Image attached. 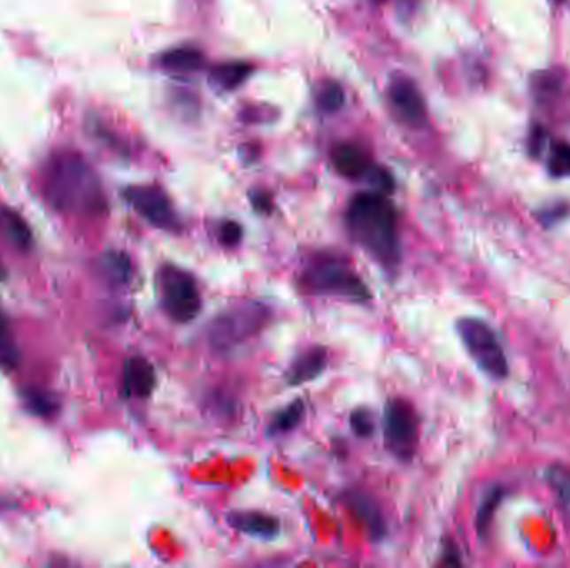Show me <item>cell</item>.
<instances>
[{
    "label": "cell",
    "mask_w": 570,
    "mask_h": 568,
    "mask_svg": "<svg viewBox=\"0 0 570 568\" xmlns=\"http://www.w3.org/2000/svg\"><path fill=\"white\" fill-rule=\"evenodd\" d=\"M500 498H502V490L500 488H492L481 502V507L477 510V532L481 535H484L485 532L489 530V526L492 522V517L496 513V509L499 505Z\"/></svg>",
    "instance_id": "22"
},
{
    "label": "cell",
    "mask_w": 570,
    "mask_h": 568,
    "mask_svg": "<svg viewBox=\"0 0 570 568\" xmlns=\"http://www.w3.org/2000/svg\"><path fill=\"white\" fill-rule=\"evenodd\" d=\"M156 370L143 357H130L124 365V388L132 397L147 398L156 388Z\"/></svg>",
    "instance_id": "12"
},
{
    "label": "cell",
    "mask_w": 570,
    "mask_h": 568,
    "mask_svg": "<svg viewBox=\"0 0 570 568\" xmlns=\"http://www.w3.org/2000/svg\"><path fill=\"white\" fill-rule=\"evenodd\" d=\"M126 199L154 227L172 234L181 232L179 215L169 197L158 187H130L126 190Z\"/></svg>",
    "instance_id": "8"
},
{
    "label": "cell",
    "mask_w": 570,
    "mask_h": 568,
    "mask_svg": "<svg viewBox=\"0 0 570 568\" xmlns=\"http://www.w3.org/2000/svg\"><path fill=\"white\" fill-rule=\"evenodd\" d=\"M343 102H345V96H343V87L335 82H327L319 90L317 105L327 114H334V112L341 111Z\"/></svg>",
    "instance_id": "21"
},
{
    "label": "cell",
    "mask_w": 570,
    "mask_h": 568,
    "mask_svg": "<svg viewBox=\"0 0 570 568\" xmlns=\"http://www.w3.org/2000/svg\"><path fill=\"white\" fill-rule=\"evenodd\" d=\"M158 287L162 309L173 322L189 324L199 315L202 297L192 273L173 264H164L158 270Z\"/></svg>",
    "instance_id": "5"
},
{
    "label": "cell",
    "mask_w": 570,
    "mask_h": 568,
    "mask_svg": "<svg viewBox=\"0 0 570 568\" xmlns=\"http://www.w3.org/2000/svg\"><path fill=\"white\" fill-rule=\"evenodd\" d=\"M547 142V135L545 132L542 130L541 127H535L532 132H530V143H528V149H530V154L532 156H539L543 149V145Z\"/></svg>",
    "instance_id": "30"
},
{
    "label": "cell",
    "mask_w": 570,
    "mask_h": 568,
    "mask_svg": "<svg viewBox=\"0 0 570 568\" xmlns=\"http://www.w3.org/2000/svg\"><path fill=\"white\" fill-rule=\"evenodd\" d=\"M549 172L554 177L570 175V145L558 143L549 158Z\"/></svg>",
    "instance_id": "24"
},
{
    "label": "cell",
    "mask_w": 570,
    "mask_h": 568,
    "mask_svg": "<svg viewBox=\"0 0 570 568\" xmlns=\"http://www.w3.org/2000/svg\"><path fill=\"white\" fill-rule=\"evenodd\" d=\"M547 483L557 498V505L570 526V467L554 464L547 469Z\"/></svg>",
    "instance_id": "16"
},
{
    "label": "cell",
    "mask_w": 570,
    "mask_h": 568,
    "mask_svg": "<svg viewBox=\"0 0 570 568\" xmlns=\"http://www.w3.org/2000/svg\"><path fill=\"white\" fill-rule=\"evenodd\" d=\"M102 267L104 272L107 273V277H111L114 282H127L128 275H130V262L126 254L120 252H111L102 258Z\"/></svg>",
    "instance_id": "20"
},
{
    "label": "cell",
    "mask_w": 570,
    "mask_h": 568,
    "mask_svg": "<svg viewBox=\"0 0 570 568\" xmlns=\"http://www.w3.org/2000/svg\"><path fill=\"white\" fill-rule=\"evenodd\" d=\"M43 192L49 203L60 212H97L105 205L96 173L75 152H60L49 160Z\"/></svg>",
    "instance_id": "2"
},
{
    "label": "cell",
    "mask_w": 570,
    "mask_h": 568,
    "mask_svg": "<svg viewBox=\"0 0 570 568\" xmlns=\"http://www.w3.org/2000/svg\"><path fill=\"white\" fill-rule=\"evenodd\" d=\"M250 73H252V65L245 62H228L215 67L212 72V81L217 86L226 90H232L243 84Z\"/></svg>",
    "instance_id": "17"
},
{
    "label": "cell",
    "mask_w": 570,
    "mask_h": 568,
    "mask_svg": "<svg viewBox=\"0 0 570 568\" xmlns=\"http://www.w3.org/2000/svg\"><path fill=\"white\" fill-rule=\"evenodd\" d=\"M300 288L311 296L367 302L371 290L347 260L332 254H315L299 273Z\"/></svg>",
    "instance_id": "3"
},
{
    "label": "cell",
    "mask_w": 570,
    "mask_h": 568,
    "mask_svg": "<svg viewBox=\"0 0 570 568\" xmlns=\"http://www.w3.org/2000/svg\"><path fill=\"white\" fill-rule=\"evenodd\" d=\"M327 350L320 345L311 347L300 356L296 357L292 365L287 372V382L289 385H304L312 382L317 377L324 373L327 367Z\"/></svg>",
    "instance_id": "13"
},
{
    "label": "cell",
    "mask_w": 570,
    "mask_h": 568,
    "mask_svg": "<svg viewBox=\"0 0 570 568\" xmlns=\"http://www.w3.org/2000/svg\"><path fill=\"white\" fill-rule=\"evenodd\" d=\"M332 162L337 172L349 179H358L369 171L367 157L352 143L339 145L332 154Z\"/></svg>",
    "instance_id": "14"
},
{
    "label": "cell",
    "mask_w": 570,
    "mask_h": 568,
    "mask_svg": "<svg viewBox=\"0 0 570 568\" xmlns=\"http://www.w3.org/2000/svg\"><path fill=\"white\" fill-rule=\"evenodd\" d=\"M457 334L475 365L496 380L509 375V362L497 335L485 322L472 317L457 320Z\"/></svg>",
    "instance_id": "6"
},
{
    "label": "cell",
    "mask_w": 570,
    "mask_h": 568,
    "mask_svg": "<svg viewBox=\"0 0 570 568\" xmlns=\"http://www.w3.org/2000/svg\"><path fill=\"white\" fill-rule=\"evenodd\" d=\"M387 450L400 462H411L419 447V417L411 402L390 398L384 411Z\"/></svg>",
    "instance_id": "7"
},
{
    "label": "cell",
    "mask_w": 570,
    "mask_h": 568,
    "mask_svg": "<svg viewBox=\"0 0 570 568\" xmlns=\"http://www.w3.org/2000/svg\"><path fill=\"white\" fill-rule=\"evenodd\" d=\"M366 177H369V182L379 190V194H389L394 190V179L384 169H377V167L371 169L369 167Z\"/></svg>",
    "instance_id": "27"
},
{
    "label": "cell",
    "mask_w": 570,
    "mask_h": 568,
    "mask_svg": "<svg viewBox=\"0 0 570 568\" xmlns=\"http://www.w3.org/2000/svg\"><path fill=\"white\" fill-rule=\"evenodd\" d=\"M9 337L7 335V319L4 317V313L0 312V341Z\"/></svg>",
    "instance_id": "32"
},
{
    "label": "cell",
    "mask_w": 570,
    "mask_h": 568,
    "mask_svg": "<svg viewBox=\"0 0 570 568\" xmlns=\"http://www.w3.org/2000/svg\"><path fill=\"white\" fill-rule=\"evenodd\" d=\"M304 415H305V403L302 400H296L272 417L267 432L272 435L287 434V432L294 430L296 426H299Z\"/></svg>",
    "instance_id": "18"
},
{
    "label": "cell",
    "mask_w": 570,
    "mask_h": 568,
    "mask_svg": "<svg viewBox=\"0 0 570 568\" xmlns=\"http://www.w3.org/2000/svg\"><path fill=\"white\" fill-rule=\"evenodd\" d=\"M349 235L384 269H396L402 260L399 220L394 205L379 192H362L345 212Z\"/></svg>",
    "instance_id": "1"
},
{
    "label": "cell",
    "mask_w": 570,
    "mask_h": 568,
    "mask_svg": "<svg viewBox=\"0 0 570 568\" xmlns=\"http://www.w3.org/2000/svg\"><path fill=\"white\" fill-rule=\"evenodd\" d=\"M343 503L354 513L357 520L367 528L372 541H382L387 537V522L379 502L364 490H347L343 494Z\"/></svg>",
    "instance_id": "9"
},
{
    "label": "cell",
    "mask_w": 570,
    "mask_h": 568,
    "mask_svg": "<svg viewBox=\"0 0 570 568\" xmlns=\"http://www.w3.org/2000/svg\"><path fill=\"white\" fill-rule=\"evenodd\" d=\"M19 362V352L15 349L14 342L9 337L0 341V367L5 370H14Z\"/></svg>",
    "instance_id": "28"
},
{
    "label": "cell",
    "mask_w": 570,
    "mask_h": 568,
    "mask_svg": "<svg viewBox=\"0 0 570 568\" xmlns=\"http://www.w3.org/2000/svg\"><path fill=\"white\" fill-rule=\"evenodd\" d=\"M390 102L405 122L412 126H422L426 122V104L411 81L400 79L390 86Z\"/></svg>",
    "instance_id": "10"
},
{
    "label": "cell",
    "mask_w": 570,
    "mask_h": 568,
    "mask_svg": "<svg viewBox=\"0 0 570 568\" xmlns=\"http://www.w3.org/2000/svg\"><path fill=\"white\" fill-rule=\"evenodd\" d=\"M567 212H569V207L558 203V205L552 207V209H545L541 213V220L545 226H551V224H556L557 220H560L562 217H566V213Z\"/></svg>",
    "instance_id": "29"
},
{
    "label": "cell",
    "mask_w": 570,
    "mask_h": 568,
    "mask_svg": "<svg viewBox=\"0 0 570 568\" xmlns=\"http://www.w3.org/2000/svg\"><path fill=\"white\" fill-rule=\"evenodd\" d=\"M243 230L237 222L227 220L219 228V241L224 247H235L243 241Z\"/></svg>",
    "instance_id": "26"
},
{
    "label": "cell",
    "mask_w": 570,
    "mask_h": 568,
    "mask_svg": "<svg viewBox=\"0 0 570 568\" xmlns=\"http://www.w3.org/2000/svg\"><path fill=\"white\" fill-rule=\"evenodd\" d=\"M350 426L357 437H360V439H371L375 432L374 417L367 409H357L350 413Z\"/></svg>",
    "instance_id": "25"
},
{
    "label": "cell",
    "mask_w": 570,
    "mask_h": 568,
    "mask_svg": "<svg viewBox=\"0 0 570 568\" xmlns=\"http://www.w3.org/2000/svg\"><path fill=\"white\" fill-rule=\"evenodd\" d=\"M227 522L234 530L254 539L272 540L281 533L279 518L264 511H232L227 515Z\"/></svg>",
    "instance_id": "11"
},
{
    "label": "cell",
    "mask_w": 570,
    "mask_h": 568,
    "mask_svg": "<svg viewBox=\"0 0 570 568\" xmlns=\"http://www.w3.org/2000/svg\"><path fill=\"white\" fill-rule=\"evenodd\" d=\"M252 202H254V207H256L258 212H271L272 203L269 196L258 192L257 196L252 197Z\"/></svg>",
    "instance_id": "31"
},
{
    "label": "cell",
    "mask_w": 570,
    "mask_h": 568,
    "mask_svg": "<svg viewBox=\"0 0 570 568\" xmlns=\"http://www.w3.org/2000/svg\"><path fill=\"white\" fill-rule=\"evenodd\" d=\"M202 62H204L202 52L197 49H192V47L173 49V50H169L167 54H164V58H162L164 67H167L171 71H197L202 65Z\"/></svg>",
    "instance_id": "19"
},
{
    "label": "cell",
    "mask_w": 570,
    "mask_h": 568,
    "mask_svg": "<svg viewBox=\"0 0 570 568\" xmlns=\"http://www.w3.org/2000/svg\"><path fill=\"white\" fill-rule=\"evenodd\" d=\"M271 317V307L262 302H235L209 322L205 339L215 354H228L258 335L269 324Z\"/></svg>",
    "instance_id": "4"
},
{
    "label": "cell",
    "mask_w": 570,
    "mask_h": 568,
    "mask_svg": "<svg viewBox=\"0 0 570 568\" xmlns=\"http://www.w3.org/2000/svg\"><path fill=\"white\" fill-rule=\"evenodd\" d=\"M26 402H27L30 412L35 413L39 417H50L58 412V403H56L54 397H50L49 394H43L41 390L27 392Z\"/></svg>",
    "instance_id": "23"
},
{
    "label": "cell",
    "mask_w": 570,
    "mask_h": 568,
    "mask_svg": "<svg viewBox=\"0 0 570 568\" xmlns=\"http://www.w3.org/2000/svg\"><path fill=\"white\" fill-rule=\"evenodd\" d=\"M0 230L7 241L22 250H27L32 245V234L26 220L4 205H0Z\"/></svg>",
    "instance_id": "15"
}]
</instances>
